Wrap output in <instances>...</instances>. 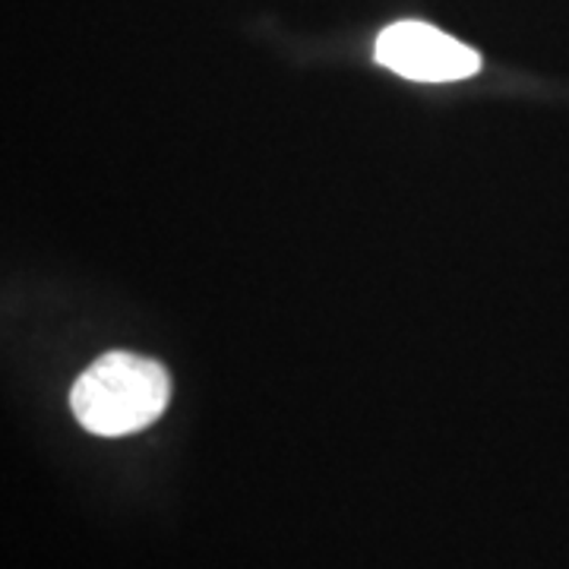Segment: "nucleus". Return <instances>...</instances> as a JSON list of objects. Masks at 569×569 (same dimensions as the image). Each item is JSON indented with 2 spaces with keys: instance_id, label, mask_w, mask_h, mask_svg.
<instances>
[{
  "instance_id": "1",
  "label": "nucleus",
  "mask_w": 569,
  "mask_h": 569,
  "mask_svg": "<svg viewBox=\"0 0 569 569\" xmlns=\"http://www.w3.org/2000/svg\"><path fill=\"white\" fill-rule=\"evenodd\" d=\"M171 402V377L159 361L108 351L70 389V408L89 433L127 437L159 421Z\"/></svg>"
},
{
  "instance_id": "2",
  "label": "nucleus",
  "mask_w": 569,
  "mask_h": 569,
  "mask_svg": "<svg viewBox=\"0 0 569 569\" xmlns=\"http://www.w3.org/2000/svg\"><path fill=\"white\" fill-rule=\"evenodd\" d=\"M373 54L377 63L415 82H456L481 70V58L475 48L415 20L392 22L383 29Z\"/></svg>"
}]
</instances>
